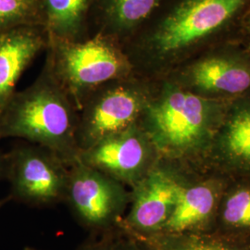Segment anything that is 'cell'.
Segmentation results:
<instances>
[{
    "mask_svg": "<svg viewBox=\"0 0 250 250\" xmlns=\"http://www.w3.org/2000/svg\"><path fill=\"white\" fill-rule=\"evenodd\" d=\"M163 0H93L91 36H107L124 45Z\"/></svg>",
    "mask_w": 250,
    "mask_h": 250,
    "instance_id": "cell-14",
    "label": "cell"
},
{
    "mask_svg": "<svg viewBox=\"0 0 250 250\" xmlns=\"http://www.w3.org/2000/svg\"><path fill=\"white\" fill-rule=\"evenodd\" d=\"M69 171L70 166L58 154L40 145L24 141L5 153L9 197L30 207L64 202Z\"/></svg>",
    "mask_w": 250,
    "mask_h": 250,
    "instance_id": "cell-7",
    "label": "cell"
},
{
    "mask_svg": "<svg viewBox=\"0 0 250 250\" xmlns=\"http://www.w3.org/2000/svg\"><path fill=\"white\" fill-rule=\"evenodd\" d=\"M213 232L250 239V180H230L218 206Z\"/></svg>",
    "mask_w": 250,
    "mask_h": 250,
    "instance_id": "cell-16",
    "label": "cell"
},
{
    "mask_svg": "<svg viewBox=\"0 0 250 250\" xmlns=\"http://www.w3.org/2000/svg\"><path fill=\"white\" fill-rule=\"evenodd\" d=\"M150 88L151 80L134 73L93 90L78 111L76 139L79 152L136 125Z\"/></svg>",
    "mask_w": 250,
    "mask_h": 250,
    "instance_id": "cell-5",
    "label": "cell"
},
{
    "mask_svg": "<svg viewBox=\"0 0 250 250\" xmlns=\"http://www.w3.org/2000/svg\"><path fill=\"white\" fill-rule=\"evenodd\" d=\"M132 238L153 250H250V239L226 236L213 231L159 233L148 237Z\"/></svg>",
    "mask_w": 250,
    "mask_h": 250,
    "instance_id": "cell-17",
    "label": "cell"
},
{
    "mask_svg": "<svg viewBox=\"0 0 250 250\" xmlns=\"http://www.w3.org/2000/svg\"><path fill=\"white\" fill-rule=\"evenodd\" d=\"M78 108L42 71L28 87L16 91L0 113V139L19 138L58 154L69 166L78 160Z\"/></svg>",
    "mask_w": 250,
    "mask_h": 250,
    "instance_id": "cell-3",
    "label": "cell"
},
{
    "mask_svg": "<svg viewBox=\"0 0 250 250\" xmlns=\"http://www.w3.org/2000/svg\"><path fill=\"white\" fill-rule=\"evenodd\" d=\"M47 44L43 25H23L0 33V113L17 91L22 73L45 51Z\"/></svg>",
    "mask_w": 250,
    "mask_h": 250,
    "instance_id": "cell-13",
    "label": "cell"
},
{
    "mask_svg": "<svg viewBox=\"0 0 250 250\" xmlns=\"http://www.w3.org/2000/svg\"><path fill=\"white\" fill-rule=\"evenodd\" d=\"M228 104L198 97L164 77L151 80L150 94L137 124L161 159L203 167Z\"/></svg>",
    "mask_w": 250,
    "mask_h": 250,
    "instance_id": "cell-2",
    "label": "cell"
},
{
    "mask_svg": "<svg viewBox=\"0 0 250 250\" xmlns=\"http://www.w3.org/2000/svg\"><path fill=\"white\" fill-rule=\"evenodd\" d=\"M116 232L117 231H115V232L103 234L101 239L99 241L86 242L80 246L77 250H107L109 242L111 240L113 234Z\"/></svg>",
    "mask_w": 250,
    "mask_h": 250,
    "instance_id": "cell-20",
    "label": "cell"
},
{
    "mask_svg": "<svg viewBox=\"0 0 250 250\" xmlns=\"http://www.w3.org/2000/svg\"><path fill=\"white\" fill-rule=\"evenodd\" d=\"M5 173V153L0 150V180L4 178Z\"/></svg>",
    "mask_w": 250,
    "mask_h": 250,
    "instance_id": "cell-21",
    "label": "cell"
},
{
    "mask_svg": "<svg viewBox=\"0 0 250 250\" xmlns=\"http://www.w3.org/2000/svg\"><path fill=\"white\" fill-rule=\"evenodd\" d=\"M165 77L203 99L230 102L250 96V47L237 44L215 46Z\"/></svg>",
    "mask_w": 250,
    "mask_h": 250,
    "instance_id": "cell-6",
    "label": "cell"
},
{
    "mask_svg": "<svg viewBox=\"0 0 250 250\" xmlns=\"http://www.w3.org/2000/svg\"><path fill=\"white\" fill-rule=\"evenodd\" d=\"M225 44L250 47V0H163L123 48L134 74L157 80Z\"/></svg>",
    "mask_w": 250,
    "mask_h": 250,
    "instance_id": "cell-1",
    "label": "cell"
},
{
    "mask_svg": "<svg viewBox=\"0 0 250 250\" xmlns=\"http://www.w3.org/2000/svg\"><path fill=\"white\" fill-rule=\"evenodd\" d=\"M175 162L180 182L178 199L160 233L211 232L221 197L230 180L203 167Z\"/></svg>",
    "mask_w": 250,
    "mask_h": 250,
    "instance_id": "cell-11",
    "label": "cell"
},
{
    "mask_svg": "<svg viewBox=\"0 0 250 250\" xmlns=\"http://www.w3.org/2000/svg\"><path fill=\"white\" fill-rule=\"evenodd\" d=\"M35 24L44 26L42 0H0V33Z\"/></svg>",
    "mask_w": 250,
    "mask_h": 250,
    "instance_id": "cell-18",
    "label": "cell"
},
{
    "mask_svg": "<svg viewBox=\"0 0 250 250\" xmlns=\"http://www.w3.org/2000/svg\"><path fill=\"white\" fill-rule=\"evenodd\" d=\"M49 40L83 41L91 37L93 0H42Z\"/></svg>",
    "mask_w": 250,
    "mask_h": 250,
    "instance_id": "cell-15",
    "label": "cell"
},
{
    "mask_svg": "<svg viewBox=\"0 0 250 250\" xmlns=\"http://www.w3.org/2000/svg\"><path fill=\"white\" fill-rule=\"evenodd\" d=\"M43 67L65 90L78 110L93 90L134 73L123 45L101 35L83 41L48 39Z\"/></svg>",
    "mask_w": 250,
    "mask_h": 250,
    "instance_id": "cell-4",
    "label": "cell"
},
{
    "mask_svg": "<svg viewBox=\"0 0 250 250\" xmlns=\"http://www.w3.org/2000/svg\"><path fill=\"white\" fill-rule=\"evenodd\" d=\"M139 243V242H138ZM140 244V243H139ZM141 246H142V249H143V250H151V249H149V248H147V247H146V246H144V245H142V244H140Z\"/></svg>",
    "mask_w": 250,
    "mask_h": 250,
    "instance_id": "cell-23",
    "label": "cell"
},
{
    "mask_svg": "<svg viewBox=\"0 0 250 250\" xmlns=\"http://www.w3.org/2000/svg\"><path fill=\"white\" fill-rule=\"evenodd\" d=\"M131 201L128 188L80 161L70 166L65 203L86 230L101 235L119 230Z\"/></svg>",
    "mask_w": 250,
    "mask_h": 250,
    "instance_id": "cell-8",
    "label": "cell"
},
{
    "mask_svg": "<svg viewBox=\"0 0 250 250\" xmlns=\"http://www.w3.org/2000/svg\"><path fill=\"white\" fill-rule=\"evenodd\" d=\"M161 156L138 124L79 152L81 163L133 188L143 180Z\"/></svg>",
    "mask_w": 250,
    "mask_h": 250,
    "instance_id": "cell-10",
    "label": "cell"
},
{
    "mask_svg": "<svg viewBox=\"0 0 250 250\" xmlns=\"http://www.w3.org/2000/svg\"><path fill=\"white\" fill-rule=\"evenodd\" d=\"M107 250H143V249L142 246L134 238L119 230L113 234Z\"/></svg>",
    "mask_w": 250,
    "mask_h": 250,
    "instance_id": "cell-19",
    "label": "cell"
},
{
    "mask_svg": "<svg viewBox=\"0 0 250 250\" xmlns=\"http://www.w3.org/2000/svg\"><path fill=\"white\" fill-rule=\"evenodd\" d=\"M178 166L160 159L148 174L130 189V210L119 223V230L130 237H148L162 231L179 196Z\"/></svg>",
    "mask_w": 250,
    "mask_h": 250,
    "instance_id": "cell-9",
    "label": "cell"
},
{
    "mask_svg": "<svg viewBox=\"0 0 250 250\" xmlns=\"http://www.w3.org/2000/svg\"><path fill=\"white\" fill-rule=\"evenodd\" d=\"M36 250V249H31V248H26V249H25V250Z\"/></svg>",
    "mask_w": 250,
    "mask_h": 250,
    "instance_id": "cell-24",
    "label": "cell"
},
{
    "mask_svg": "<svg viewBox=\"0 0 250 250\" xmlns=\"http://www.w3.org/2000/svg\"><path fill=\"white\" fill-rule=\"evenodd\" d=\"M203 167L229 180H250V95L229 102Z\"/></svg>",
    "mask_w": 250,
    "mask_h": 250,
    "instance_id": "cell-12",
    "label": "cell"
},
{
    "mask_svg": "<svg viewBox=\"0 0 250 250\" xmlns=\"http://www.w3.org/2000/svg\"><path fill=\"white\" fill-rule=\"evenodd\" d=\"M9 200H11V199H10V197H9V196L4 197V198H2V199H0V209L7 204Z\"/></svg>",
    "mask_w": 250,
    "mask_h": 250,
    "instance_id": "cell-22",
    "label": "cell"
}]
</instances>
